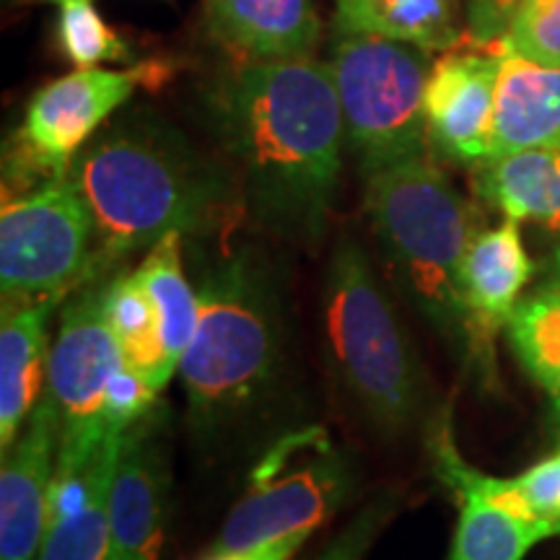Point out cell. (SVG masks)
<instances>
[{"mask_svg": "<svg viewBox=\"0 0 560 560\" xmlns=\"http://www.w3.org/2000/svg\"><path fill=\"white\" fill-rule=\"evenodd\" d=\"M215 115L252 213L293 240L319 236L338 195L346 140L330 66L249 62L223 81Z\"/></svg>", "mask_w": 560, "mask_h": 560, "instance_id": "6da1fadb", "label": "cell"}, {"mask_svg": "<svg viewBox=\"0 0 560 560\" xmlns=\"http://www.w3.org/2000/svg\"><path fill=\"white\" fill-rule=\"evenodd\" d=\"M68 179L94 223V276L172 231L206 229L223 206V182L179 132L128 120L89 140Z\"/></svg>", "mask_w": 560, "mask_h": 560, "instance_id": "7a4b0ae2", "label": "cell"}, {"mask_svg": "<svg viewBox=\"0 0 560 560\" xmlns=\"http://www.w3.org/2000/svg\"><path fill=\"white\" fill-rule=\"evenodd\" d=\"M366 213L405 299L462 355L467 369L495 380L475 332L462 265L478 229V210L425 156L366 177Z\"/></svg>", "mask_w": 560, "mask_h": 560, "instance_id": "3957f363", "label": "cell"}, {"mask_svg": "<svg viewBox=\"0 0 560 560\" xmlns=\"http://www.w3.org/2000/svg\"><path fill=\"white\" fill-rule=\"evenodd\" d=\"M200 317L179 361V380L198 425L240 416L268 389L280 361L278 299L247 255L202 278Z\"/></svg>", "mask_w": 560, "mask_h": 560, "instance_id": "277c9868", "label": "cell"}, {"mask_svg": "<svg viewBox=\"0 0 560 560\" xmlns=\"http://www.w3.org/2000/svg\"><path fill=\"white\" fill-rule=\"evenodd\" d=\"M327 353L338 380L366 418L400 433L420 416L423 369L400 314L355 240H342L325 278Z\"/></svg>", "mask_w": 560, "mask_h": 560, "instance_id": "5b68a950", "label": "cell"}, {"mask_svg": "<svg viewBox=\"0 0 560 560\" xmlns=\"http://www.w3.org/2000/svg\"><path fill=\"white\" fill-rule=\"evenodd\" d=\"M330 66L346 143L363 177L423 156L429 50L371 34H340Z\"/></svg>", "mask_w": 560, "mask_h": 560, "instance_id": "8992f818", "label": "cell"}, {"mask_svg": "<svg viewBox=\"0 0 560 560\" xmlns=\"http://www.w3.org/2000/svg\"><path fill=\"white\" fill-rule=\"evenodd\" d=\"M353 490L348 462L325 431H296L265 454L252 486L223 522L208 558L244 552L289 535H312Z\"/></svg>", "mask_w": 560, "mask_h": 560, "instance_id": "52a82bcc", "label": "cell"}, {"mask_svg": "<svg viewBox=\"0 0 560 560\" xmlns=\"http://www.w3.org/2000/svg\"><path fill=\"white\" fill-rule=\"evenodd\" d=\"M94 276V223L66 177L5 198L0 210L3 301L62 299Z\"/></svg>", "mask_w": 560, "mask_h": 560, "instance_id": "ba28073f", "label": "cell"}, {"mask_svg": "<svg viewBox=\"0 0 560 560\" xmlns=\"http://www.w3.org/2000/svg\"><path fill=\"white\" fill-rule=\"evenodd\" d=\"M122 366V348L104 312V280H89L62 310L50 350L47 397L60 418L55 472H73L104 439L117 433L104 418V402L109 382Z\"/></svg>", "mask_w": 560, "mask_h": 560, "instance_id": "9c48e42d", "label": "cell"}, {"mask_svg": "<svg viewBox=\"0 0 560 560\" xmlns=\"http://www.w3.org/2000/svg\"><path fill=\"white\" fill-rule=\"evenodd\" d=\"M161 70V62L130 70L79 68L42 86L32 96L19 130L24 170H32L45 182L66 177L70 161L112 112L120 109L140 83L159 81Z\"/></svg>", "mask_w": 560, "mask_h": 560, "instance_id": "30bf717a", "label": "cell"}, {"mask_svg": "<svg viewBox=\"0 0 560 560\" xmlns=\"http://www.w3.org/2000/svg\"><path fill=\"white\" fill-rule=\"evenodd\" d=\"M60 418L47 392L0 470V560H37L50 522Z\"/></svg>", "mask_w": 560, "mask_h": 560, "instance_id": "8fae6325", "label": "cell"}, {"mask_svg": "<svg viewBox=\"0 0 560 560\" xmlns=\"http://www.w3.org/2000/svg\"><path fill=\"white\" fill-rule=\"evenodd\" d=\"M501 52H450L425 83V130L444 159L478 166L490 153Z\"/></svg>", "mask_w": 560, "mask_h": 560, "instance_id": "7c38bea8", "label": "cell"}, {"mask_svg": "<svg viewBox=\"0 0 560 560\" xmlns=\"http://www.w3.org/2000/svg\"><path fill=\"white\" fill-rule=\"evenodd\" d=\"M170 465L153 410L125 431L109 488L107 560H159L164 548Z\"/></svg>", "mask_w": 560, "mask_h": 560, "instance_id": "4fadbf2b", "label": "cell"}, {"mask_svg": "<svg viewBox=\"0 0 560 560\" xmlns=\"http://www.w3.org/2000/svg\"><path fill=\"white\" fill-rule=\"evenodd\" d=\"M60 299L3 301L0 322V450L9 452L42 400L50 371V322Z\"/></svg>", "mask_w": 560, "mask_h": 560, "instance_id": "5bb4252c", "label": "cell"}, {"mask_svg": "<svg viewBox=\"0 0 560 560\" xmlns=\"http://www.w3.org/2000/svg\"><path fill=\"white\" fill-rule=\"evenodd\" d=\"M532 265L524 249L520 221L506 219L501 226L486 229L475 236L462 265V291L470 310L475 332L490 361H495L493 340L506 330L529 285Z\"/></svg>", "mask_w": 560, "mask_h": 560, "instance_id": "9a60e30c", "label": "cell"}, {"mask_svg": "<svg viewBox=\"0 0 560 560\" xmlns=\"http://www.w3.org/2000/svg\"><path fill=\"white\" fill-rule=\"evenodd\" d=\"M501 52L488 159L524 149H560V66Z\"/></svg>", "mask_w": 560, "mask_h": 560, "instance_id": "2e32d148", "label": "cell"}, {"mask_svg": "<svg viewBox=\"0 0 560 560\" xmlns=\"http://www.w3.org/2000/svg\"><path fill=\"white\" fill-rule=\"evenodd\" d=\"M208 5L215 34L257 62L306 60L319 45L312 0H210Z\"/></svg>", "mask_w": 560, "mask_h": 560, "instance_id": "e0dca14e", "label": "cell"}, {"mask_svg": "<svg viewBox=\"0 0 560 560\" xmlns=\"http://www.w3.org/2000/svg\"><path fill=\"white\" fill-rule=\"evenodd\" d=\"M475 190L506 219L560 231V149H524L480 161Z\"/></svg>", "mask_w": 560, "mask_h": 560, "instance_id": "ac0fdd59", "label": "cell"}, {"mask_svg": "<svg viewBox=\"0 0 560 560\" xmlns=\"http://www.w3.org/2000/svg\"><path fill=\"white\" fill-rule=\"evenodd\" d=\"M459 0H335V30L439 52L459 45Z\"/></svg>", "mask_w": 560, "mask_h": 560, "instance_id": "d6986e66", "label": "cell"}, {"mask_svg": "<svg viewBox=\"0 0 560 560\" xmlns=\"http://www.w3.org/2000/svg\"><path fill=\"white\" fill-rule=\"evenodd\" d=\"M182 236L185 234L179 231L166 234L164 240L149 247V255L132 270V278L138 280L156 312L166 355L177 369L198 330L200 317V299L187 280L185 262H182Z\"/></svg>", "mask_w": 560, "mask_h": 560, "instance_id": "ffe728a7", "label": "cell"}, {"mask_svg": "<svg viewBox=\"0 0 560 560\" xmlns=\"http://www.w3.org/2000/svg\"><path fill=\"white\" fill-rule=\"evenodd\" d=\"M125 433L104 446L86 499L47 522L37 560H107L109 556V488Z\"/></svg>", "mask_w": 560, "mask_h": 560, "instance_id": "44dd1931", "label": "cell"}, {"mask_svg": "<svg viewBox=\"0 0 560 560\" xmlns=\"http://www.w3.org/2000/svg\"><path fill=\"white\" fill-rule=\"evenodd\" d=\"M104 312L120 342L125 363L143 374L159 392L164 389L177 366L166 355L156 312L132 272L104 280Z\"/></svg>", "mask_w": 560, "mask_h": 560, "instance_id": "7402d4cb", "label": "cell"}, {"mask_svg": "<svg viewBox=\"0 0 560 560\" xmlns=\"http://www.w3.org/2000/svg\"><path fill=\"white\" fill-rule=\"evenodd\" d=\"M550 532L482 499H459V520L446 560H524Z\"/></svg>", "mask_w": 560, "mask_h": 560, "instance_id": "603a6c76", "label": "cell"}, {"mask_svg": "<svg viewBox=\"0 0 560 560\" xmlns=\"http://www.w3.org/2000/svg\"><path fill=\"white\" fill-rule=\"evenodd\" d=\"M506 332L524 371L552 400H560V291L537 285L520 301Z\"/></svg>", "mask_w": 560, "mask_h": 560, "instance_id": "cb8c5ba5", "label": "cell"}, {"mask_svg": "<svg viewBox=\"0 0 560 560\" xmlns=\"http://www.w3.org/2000/svg\"><path fill=\"white\" fill-rule=\"evenodd\" d=\"M58 3V42L75 68H96L102 62L128 60V42L117 34L94 0H55Z\"/></svg>", "mask_w": 560, "mask_h": 560, "instance_id": "d4e9b609", "label": "cell"}, {"mask_svg": "<svg viewBox=\"0 0 560 560\" xmlns=\"http://www.w3.org/2000/svg\"><path fill=\"white\" fill-rule=\"evenodd\" d=\"M493 50L560 66V0H522Z\"/></svg>", "mask_w": 560, "mask_h": 560, "instance_id": "484cf974", "label": "cell"}, {"mask_svg": "<svg viewBox=\"0 0 560 560\" xmlns=\"http://www.w3.org/2000/svg\"><path fill=\"white\" fill-rule=\"evenodd\" d=\"M516 495L527 522L545 527L552 537L560 535V446L550 457L514 478Z\"/></svg>", "mask_w": 560, "mask_h": 560, "instance_id": "4316f807", "label": "cell"}, {"mask_svg": "<svg viewBox=\"0 0 560 560\" xmlns=\"http://www.w3.org/2000/svg\"><path fill=\"white\" fill-rule=\"evenodd\" d=\"M397 509H400V499H397V495H374V499L348 522V527L327 545V550L322 552L319 560H366L371 548H374L376 540L382 537V532L387 529V524L392 520H395Z\"/></svg>", "mask_w": 560, "mask_h": 560, "instance_id": "83f0119b", "label": "cell"}, {"mask_svg": "<svg viewBox=\"0 0 560 560\" xmlns=\"http://www.w3.org/2000/svg\"><path fill=\"white\" fill-rule=\"evenodd\" d=\"M522 0H465V16L470 37L478 45L493 47L509 30L516 5Z\"/></svg>", "mask_w": 560, "mask_h": 560, "instance_id": "f1b7e54d", "label": "cell"}, {"mask_svg": "<svg viewBox=\"0 0 560 560\" xmlns=\"http://www.w3.org/2000/svg\"><path fill=\"white\" fill-rule=\"evenodd\" d=\"M310 540V535H289V537H280V540L257 545V548H249L244 552H231V556H219L223 560H291L296 556V550Z\"/></svg>", "mask_w": 560, "mask_h": 560, "instance_id": "f546056e", "label": "cell"}, {"mask_svg": "<svg viewBox=\"0 0 560 560\" xmlns=\"http://www.w3.org/2000/svg\"><path fill=\"white\" fill-rule=\"evenodd\" d=\"M542 289H556L560 291V247L550 252L548 262H545V276H542Z\"/></svg>", "mask_w": 560, "mask_h": 560, "instance_id": "4dcf8cb0", "label": "cell"}, {"mask_svg": "<svg viewBox=\"0 0 560 560\" xmlns=\"http://www.w3.org/2000/svg\"><path fill=\"white\" fill-rule=\"evenodd\" d=\"M552 425H556V433H558V446H560V400L552 402Z\"/></svg>", "mask_w": 560, "mask_h": 560, "instance_id": "1f68e13d", "label": "cell"}, {"mask_svg": "<svg viewBox=\"0 0 560 560\" xmlns=\"http://www.w3.org/2000/svg\"><path fill=\"white\" fill-rule=\"evenodd\" d=\"M206 560H223V558H206Z\"/></svg>", "mask_w": 560, "mask_h": 560, "instance_id": "d6a6232c", "label": "cell"}]
</instances>
